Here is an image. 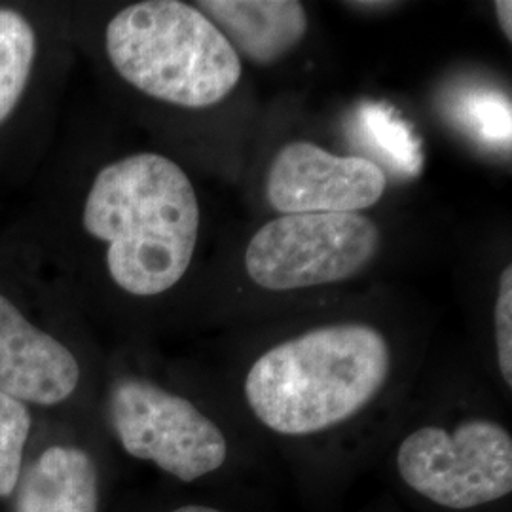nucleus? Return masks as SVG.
<instances>
[{"mask_svg":"<svg viewBox=\"0 0 512 512\" xmlns=\"http://www.w3.org/2000/svg\"><path fill=\"white\" fill-rule=\"evenodd\" d=\"M200 202L179 165L133 154L103 167L84 205V228L107 243L112 281L133 296H158L190 268L200 236Z\"/></svg>","mask_w":512,"mask_h":512,"instance_id":"nucleus-1","label":"nucleus"},{"mask_svg":"<svg viewBox=\"0 0 512 512\" xmlns=\"http://www.w3.org/2000/svg\"><path fill=\"white\" fill-rule=\"evenodd\" d=\"M389 366L380 330L319 327L260 355L245 378V397L268 429L304 437L359 414L384 389Z\"/></svg>","mask_w":512,"mask_h":512,"instance_id":"nucleus-2","label":"nucleus"},{"mask_svg":"<svg viewBox=\"0 0 512 512\" xmlns=\"http://www.w3.org/2000/svg\"><path fill=\"white\" fill-rule=\"evenodd\" d=\"M107 55L128 84L148 97L207 109L236 90L243 67L236 50L202 10L179 0H147L107 25Z\"/></svg>","mask_w":512,"mask_h":512,"instance_id":"nucleus-3","label":"nucleus"},{"mask_svg":"<svg viewBox=\"0 0 512 512\" xmlns=\"http://www.w3.org/2000/svg\"><path fill=\"white\" fill-rule=\"evenodd\" d=\"M382 247V232L361 213L281 215L247 245L245 270L266 291H298L359 274Z\"/></svg>","mask_w":512,"mask_h":512,"instance_id":"nucleus-4","label":"nucleus"},{"mask_svg":"<svg viewBox=\"0 0 512 512\" xmlns=\"http://www.w3.org/2000/svg\"><path fill=\"white\" fill-rule=\"evenodd\" d=\"M404 482L440 507L467 511L512 492V439L490 420L459 423L454 431L421 427L399 446Z\"/></svg>","mask_w":512,"mask_h":512,"instance_id":"nucleus-5","label":"nucleus"},{"mask_svg":"<svg viewBox=\"0 0 512 512\" xmlns=\"http://www.w3.org/2000/svg\"><path fill=\"white\" fill-rule=\"evenodd\" d=\"M109 414L129 456L152 461L183 482L217 471L228 458V442L217 423L188 399L147 380L116 382Z\"/></svg>","mask_w":512,"mask_h":512,"instance_id":"nucleus-6","label":"nucleus"},{"mask_svg":"<svg viewBox=\"0 0 512 512\" xmlns=\"http://www.w3.org/2000/svg\"><path fill=\"white\" fill-rule=\"evenodd\" d=\"M387 177L376 162L336 156L310 141L277 150L266 177V198L281 215L359 213L384 198Z\"/></svg>","mask_w":512,"mask_h":512,"instance_id":"nucleus-7","label":"nucleus"},{"mask_svg":"<svg viewBox=\"0 0 512 512\" xmlns=\"http://www.w3.org/2000/svg\"><path fill=\"white\" fill-rule=\"evenodd\" d=\"M78 382L73 353L0 294V393L23 404L54 406L67 401Z\"/></svg>","mask_w":512,"mask_h":512,"instance_id":"nucleus-8","label":"nucleus"},{"mask_svg":"<svg viewBox=\"0 0 512 512\" xmlns=\"http://www.w3.org/2000/svg\"><path fill=\"white\" fill-rule=\"evenodd\" d=\"M198 10L236 54L264 67L291 54L308 33V12L298 0H203Z\"/></svg>","mask_w":512,"mask_h":512,"instance_id":"nucleus-9","label":"nucleus"},{"mask_svg":"<svg viewBox=\"0 0 512 512\" xmlns=\"http://www.w3.org/2000/svg\"><path fill=\"white\" fill-rule=\"evenodd\" d=\"M16 488V512H97L99 507L97 469L73 446L42 452Z\"/></svg>","mask_w":512,"mask_h":512,"instance_id":"nucleus-10","label":"nucleus"},{"mask_svg":"<svg viewBox=\"0 0 512 512\" xmlns=\"http://www.w3.org/2000/svg\"><path fill=\"white\" fill-rule=\"evenodd\" d=\"M355 133L393 169L416 175L423 164L421 147L412 129L382 103H363L353 118Z\"/></svg>","mask_w":512,"mask_h":512,"instance_id":"nucleus-11","label":"nucleus"},{"mask_svg":"<svg viewBox=\"0 0 512 512\" xmlns=\"http://www.w3.org/2000/svg\"><path fill=\"white\" fill-rule=\"evenodd\" d=\"M37 54L31 23L14 10H0V124L18 107Z\"/></svg>","mask_w":512,"mask_h":512,"instance_id":"nucleus-12","label":"nucleus"},{"mask_svg":"<svg viewBox=\"0 0 512 512\" xmlns=\"http://www.w3.org/2000/svg\"><path fill=\"white\" fill-rule=\"evenodd\" d=\"M454 112L459 124L488 147H511V101L492 90L459 95Z\"/></svg>","mask_w":512,"mask_h":512,"instance_id":"nucleus-13","label":"nucleus"},{"mask_svg":"<svg viewBox=\"0 0 512 512\" xmlns=\"http://www.w3.org/2000/svg\"><path fill=\"white\" fill-rule=\"evenodd\" d=\"M31 423L25 404L0 393V497L12 495L18 486Z\"/></svg>","mask_w":512,"mask_h":512,"instance_id":"nucleus-14","label":"nucleus"},{"mask_svg":"<svg viewBox=\"0 0 512 512\" xmlns=\"http://www.w3.org/2000/svg\"><path fill=\"white\" fill-rule=\"evenodd\" d=\"M497 361L505 384L512 385V268H505L499 277V291L494 311Z\"/></svg>","mask_w":512,"mask_h":512,"instance_id":"nucleus-15","label":"nucleus"},{"mask_svg":"<svg viewBox=\"0 0 512 512\" xmlns=\"http://www.w3.org/2000/svg\"><path fill=\"white\" fill-rule=\"evenodd\" d=\"M495 16L499 21V27L503 31L505 38L511 42L512 40V2L509 0H497L494 4Z\"/></svg>","mask_w":512,"mask_h":512,"instance_id":"nucleus-16","label":"nucleus"},{"mask_svg":"<svg viewBox=\"0 0 512 512\" xmlns=\"http://www.w3.org/2000/svg\"><path fill=\"white\" fill-rule=\"evenodd\" d=\"M171 512H222L219 509H211V507H202V505H188V507H181Z\"/></svg>","mask_w":512,"mask_h":512,"instance_id":"nucleus-17","label":"nucleus"}]
</instances>
